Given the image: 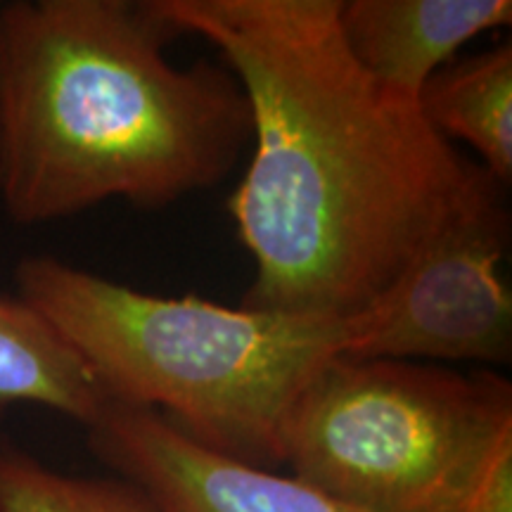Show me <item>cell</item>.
<instances>
[{
    "instance_id": "6da1fadb",
    "label": "cell",
    "mask_w": 512,
    "mask_h": 512,
    "mask_svg": "<svg viewBox=\"0 0 512 512\" xmlns=\"http://www.w3.org/2000/svg\"><path fill=\"white\" fill-rule=\"evenodd\" d=\"M157 5L216 46L252 112V157L228 202L254 264L242 306L361 316L484 169L358 67L339 0Z\"/></svg>"
},
{
    "instance_id": "7a4b0ae2",
    "label": "cell",
    "mask_w": 512,
    "mask_h": 512,
    "mask_svg": "<svg viewBox=\"0 0 512 512\" xmlns=\"http://www.w3.org/2000/svg\"><path fill=\"white\" fill-rule=\"evenodd\" d=\"M157 0L0 5V204L19 226L162 209L233 174L252 112L226 64L178 67Z\"/></svg>"
},
{
    "instance_id": "3957f363",
    "label": "cell",
    "mask_w": 512,
    "mask_h": 512,
    "mask_svg": "<svg viewBox=\"0 0 512 512\" xmlns=\"http://www.w3.org/2000/svg\"><path fill=\"white\" fill-rule=\"evenodd\" d=\"M15 283L107 401L155 411L197 444L268 470L285 465L287 422L306 384L356 335V316L164 297L50 254L24 256Z\"/></svg>"
},
{
    "instance_id": "277c9868",
    "label": "cell",
    "mask_w": 512,
    "mask_h": 512,
    "mask_svg": "<svg viewBox=\"0 0 512 512\" xmlns=\"http://www.w3.org/2000/svg\"><path fill=\"white\" fill-rule=\"evenodd\" d=\"M512 432V387L491 370L337 356L294 403L292 475L366 512H456Z\"/></svg>"
},
{
    "instance_id": "5b68a950",
    "label": "cell",
    "mask_w": 512,
    "mask_h": 512,
    "mask_svg": "<svg viewBox=\"0 0 512 512\" xmlns=\"http://www.w3.org/2000/svg\"><path fill=\"white\" fill-rule=\"evenodd\" d=\"M508 245L503 183L484 171L399 278L356 316L347 356L508 366L512 292L503 273Z\"/></svg>"
},
{
    "instance_id": "8992f818",
    "label": "cell",
    "mask_w": 512,
    "mask_h": 512,
    "mask_svg": "<svg viewBox=\"0 0 512 512\" xmlns=\"http://www.w3.org/2000/svg\"><path fill=\"white\" fill-rule=\"evenodd\" d=\"M86 434L102 463L166 512H366L294 475L211 451L147 408L107 401Z\"/></svg>"
},
{
    "instance_id": "52a82bcc",
    "label": "cell",
    "mask_w": 512,
    "mask_h": 512,
    "mask_svg": "<svg viewBox=\"0 0 512 512\" xmlns=\"http://www.w3.org/2000/svg\"><path fill=\"white\" fill-rule=\"evenodd\" d=\"M339 29L358 67L418 105L427 81L484 31L508 27L510 0H339Z\"/></svg>"
},
{
    "instance_id": "ba28073f",
    "label": "cell",
    "mask_w": 512,
    "mask_h": 512,
    "mask_svg": "<svg viewBox=\"0 0 512 512\" xmlns=\"http://www.w3.org/2000/svg\"><path fill=\"white\" fill-rule=\"evenodd\" d=\"M19 403L50 408L88 430L107 399L46 318L19 297L0 294V418Z\"/></svg>"
},
{
    "instance_id": "9c48e42d",
    "label": "cell",
    "mask_w": 512,
    "mask_h": 512,
    "mask_svg": "<svg viewBox=\"0 0 512 512\" xmlns=\"http://www.w3.org/2000/svg\"><path fill=\"white\" fill-rule=\"evenodd\" d=\"M420 114L441 138L463 140L498 183L512 181V48L453 60L427 81Z\"/></svg>"
},
{
    "instance_id": "30bf717a",
    "label": "cell",
    "mask_w": 512,
    "mask_h": 512,
    "mask_svg": "<svg viewBox=\"0 0 512 512\" xmlns=\"http://www.w3.org/2000/svg\"><path fill=\"white\" fill-rule=\"evenodd\" d=\"M0 512H166L124 477H76L0 434Z\"/></svg>"
},
{
    "instance_id": "8fae6325",
    "label": "cell",
    "mask_w": 512,
    "mask_h": 512,
    "mask_svg": "<svg viewBox=\"0 0 512 512\" xmlns=\"http://www.w3.org/2000/svg\"><path fill=\"white\" fill-rule=\"evenodd\" d=\"M456 512H512V432L491 448Z\"/></svg>"
}]
</instances>
